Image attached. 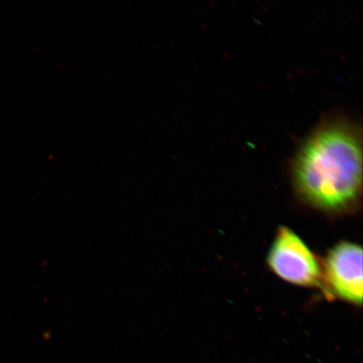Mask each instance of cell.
<instances>
[{
    "mask_svg": "<svg viewBox=\"0 0 363 363\" xmlns=\"http://www.w3.org/2000/svg\"><path fill=\"white\" fill-rule=\"evenodd\" d=\"M298 196L328 213H344L360 203L362 128L342 113L325 116L303 140L291 162Z\"/></svg>",
    "mask_w": 363,
    "mask_h": 363,
    "instance_id": "6da1fadb",
    "label": "cell"
},
{
    "mask_svg": "<svg viewBox=\"0 0 363 363\" xmlns=\"http://www.w3.org/2000/svg\"><path fill=\"white\" fill-rule=\"evenodd\" d=\"M267 264L286 282L321 288L322 269L303 240L287 227H280L272 244Z\"/></svg>",
    "mask_w": 363,
    "mask_h": 363,
    "instance_id": "7a4b0ae2",
    "label": "cell"
},
{
    "mask_svg": "<svg viewBox=\"0 0 363 363\" xmlns=\"http://www.w3.org/2000/svg\"><path fill=\"white\" fill-rule=\"evenodd\" d=\"M362 249L340 242L330 250L322 269L321 289L325 296L361 306L362 303Z\"/></svg>",
    "mask_w": 363,
    "mask_h": 363,
    "instance_id": "3957f363",
    "label": "cell"
}]
</instances>
